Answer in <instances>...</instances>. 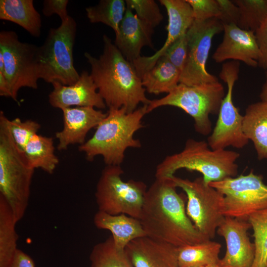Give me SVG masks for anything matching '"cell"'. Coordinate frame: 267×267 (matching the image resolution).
<instances>
[{
	"label": "cell",
	"instance_id": "cell-19",
	"mask_svg": "<svg viewBox=\"0 0 267 267\" xmlns=\"http://www.w3.org/2000/svg\"><path fill=\"white\" fill-rule=\"evenodd\" d=\"M153 29L126 6L119 31L115 34L114 44L125 58L133 63L141 56L143 46L154 48L152 42Z\"/></svg>",
	"mask_w": 267,
	"mask_h": 267
},
{
	"label": "cell",
	"instance_id": "cell-25",
	"mask_svg": "<svg viewBox=\"0 0 267 267\" xmlns=\"http://www.w3.org/2000/svg\"><path fill=\"white\" fill-rule=\"evenodd\" d=\"M23 152L32 167L41 169L49 174L54 172L59 163L51 137L34 135L26 144Z\"/></svg>",
	"mask_w": 267,
	"mask_h": 267
},
{
	"label": "cell",
	"instance_id": "cell-24",
	"mask_svg": "<svg viewBox=\"0 0 267 267\" xmlns=\"http://www.w3.org/2000/svg\"><path fill=\"white\" fill-rule=\"evenodd\" d=\"M180 74L178 69L162 56L141 79L142 85L148 92L156 95L168 94L179 84Z\"/></svg>",
	"mask_w": 267,
	"mask_h": 267
},
{
	"label": "cell",
	"instance_id": "cell-7",
	"mask_svg": "<svg viewBox=\"0 0 267 267\" xmlns=\"http://www.w3.org/2000/svg\"><path fill=\"white\" fill-rule=\"evenodd\" d=\"M225 95L224 88L219 81L194 86L179 83L165 96L151 100L147 112L164 106L178 107L193 119L198 133L207 135L212 130L210 115L218 114Z\"/></svg>",
	"mask_w": 267,
	"mask_h": 267
},
{
	"label": "cell",
	"instance_id": "cell-23",
	"mask_svg": "<svg viewBox=\"0 0 267 267\" xmlns=\"http://www.w3.org/2000/svg\"><path fill=\"white\" fill-rule=\"evenodd\" d=\"M0 19L18 25L35 37L41 35V15L33 0H0Z\"/></svg>",
	"mask_w": 267,
	"mask_h": 267
},
{
	"label": "cell",
	"instance_id": "cell-12",
	"mask_svg": "<svg viewBox=\"0 0 267 267\" xmlns=\"http://www.w3.org/2000/svg\"><path fill=\"white\" fill-rule=\"evenodd\" d=\"M209 184L223 194L225 216L247 220L252 214L267 208V184L253 170Z\"/></svg>",
	"mask_w": 267,
	"mask_h": 267
},
{
	"label": "cell",
	"instance_id": "cell-28",
	"mask_svg": "<svg viewBox=\"0 0 267 267\" xmlns=\"http://www.w3.org/2000/svg\"><path fill=\"white\" fill-rule=\"evenodd\" d=\"M126 10L124 0H101L94 6L86 8L87 17L92 23H102L118 33Z\"/></svg>",
	"mask_w": 267,
	"mask_h": 267
},
{
	"label": "cell",
	"instance_id": "cell-42",
	"mask_svg": "<svg viewBox=\"0 0 267 267\" xmlns=\"http://www.w3.org/2000/svg\"><path fill=\"white\" fill-rule=\"evenodd\" d=\"M195 267H222L219 263Z\"/></svg>",
	"mask_w": 267,
	"mask_h": 267
},
{
	"label": "cell",
	"instance_id": "cell-14",
	"mask_svg": "<svg viewBox=\"0 0 267 267\" xmlns=\"http://www.w3.org/2000/svg\"><path fill=\"white\" fill-rule=\"evenodd\" d=\"M251 228L247 220L225 216L217 232L225 240L226 250L219 264L222 267H251L255 247L248 235Z\"/></svg>",
	"mask_w": 267,
	"mask_h": 267
},
{
	"label": "cell",
	"instance_id": "cell-13",
	"mask_svg": "<svg viewBox=\"0 0 267 267\" xmlns=\"http://www.w3.org/2000/svg\"><path fill=\"white\" fill-rule=\"evenodd\" d=\"M222 31L223 25L217 18L194 20L186 32L188 53L179 83L194 86L219 81L207 71L206 63L213 37Z\"/></svg>",
	"mask_w": 267,
	"mask_h": 267
},
{
	"label": "cell",
	"instance_id": "cell-4",
	"mask_svg": "<svg viewBox=\"0 0 267 267\" xmlns=\"http://www.w3.org/2000/svg\"><path fill=\"white\" fill-rule=\"evenodd\" d=\"M239 154L226 149L213 150L207 141L189 138L179 152L169 155L156 169V178H169L179 169L195 171L202 174L207 184L228 178L238 173L236 162Z\"/></svg>",
	"mask_w": 267,
	"mask_h": 267
},
{
	"label": "cell",
	"instance_id": "cell-1",
	"mask_svg": "<svg viewBox=\"0 0 267 267\" xmlns=\"http://www.w3.org/2000/svg\"><path fill=\"white\" fill-rule=\"evenodd\" d=\"M176 188L170 178H156L147 189L139 219L147 236L176 247L211 240L189 219Z\"/></svg>",
	"mask_w": 267,
	"mask_h": 267
},
{
	"label": "cell",
	"instance_id": "cell-10",
	"mask_svg": "<svg viewBox=\"0 0 267 267\" xmlns=\"http://www.w3.org/2000/svg\"><path fill=\"white\" fill-rule=\"evenodd\" d=\"M39 46L21 42L13 31L0 32V53L3 58L4 72L11 92V98L17 101L21 88L37 89L41 79L38 61ZM2 73V72H1Z\"/></svg>",
	"mask_w": 267,
	"mask_h": 267
},
{
	"label": "cell",
	"instance_id": "cell-16",
	"mask_svg": "<svg viewBox=\"0 0 267 267\" xmlns=\"http://www.w3.org/2000/svg\"><path fill=\"white\" fill-rule=\"evenodd\" d=\"M222 25V41L213 54V59L217 63L240 61L247 66L257 67L261 53L255 32L235 24Z\"/></svg>",
	"mask_w": 267,
	"mask_h": 267
},
{
	"label": "cell",
	"instance_id": "cell-21",
	"mask_svg": "<svg viewBox=\"0 0 267 267\" xmlns=\"http://www.w3.org/2000/svg\"><path fill=\"white\" fill-rule=\"evenodd\" d=\"M93 222L96 227L110 231L115 246L125 250L131 241L147 236L139 219L126 214L110 215L98 211Z\"/></svg>",
	"mask_w": 267,
	"mask_h": 267
},
{
	"label": "cell",
	"instance_id": "cell-34",
	"mask_svg": "<svg viewBox=\"0 0 267 267\" xmlns=\"http://www.w3.org/2000/svg\"><path fill=\"white\" fill-rule=\"evenodd\" d=\"M190 5L195 20L219 19L220 8L217 0H186Z\"/></svg>",
	"mask_w": 267,
	"mask_h": 267
},
{
	"label": "cell",
	"instance_id": "cell-9",
	"mask_svg": "<svg viewBox=\"0 0 267 267\" xmlns=\"http://www.w3.org/2000/svg\"><path fill=\"white\" fill-rule=\"evenodd\" d=\"M169 178L185 193L186 214L195 226L205 237L213 238L225 217L223 194L206 183L202 177L193 180L175 175Z\"/></svg>",
	"mask_w": 267,
	"mask_h": 267
},
{
	"label": "cell",
	"instance_id": "cell-2",
	"mask_svg": "<svg viewBox=\"0 0 267 267\" xmlns=\"http://www.w3.org/2000/svg\"><path fill=\"white\" fill-rule=\"evenodd\" d=\"M103 52L98 58L87 52L84 55L91 67L90 75L106 106L123 107L131 113L140 103L148 105L151 100L145 95L146 90L133 64L107 35H103Z\"/></svg>",
	"mask_w": 267,
	"mask_h": 267
},
{
	"label": "cell",
	"instance_id": "cell-11",
	"mask_svg": "<svg viewBox=\"0 0 267 267\" xmlns=\"http://www.w3.org/2000/svg\"><path fill=\"white\" fill-rule=\"evenodd\" d=\"M239 65V61L225 62L219 74L227 89L215 126L207 139L208 144L213 150L225 149L229 146L241 149L249 141L243 130V116L240 114L232 99L233 87L238 79Z\"/></svg>",
	"mask_w": 267,
	"mask_h": 267
},
{
	"label": "cell",
	"instance_id": "cell-15",
	"mask_svg": "<svg viewBox=\"0 0 267 267\" xmlns=\"http://www.w3.org/2000/svg\"><path fill=\"white\" fill-rule=\"evenodd\" d=\"M159 2L165 7L168 14L167 39L162 47L153 55L141 56L133 62L136 73L140 78L154 66L170 45L186 33L194 20L192 8L186 0H160Z\"/></svg>",
	"mask_w": 267,
	"mask_h": 267
},
{
	"label": "cell",
	"instance_id": "cell-20",
	"mask_svg": "<svg viewBox=\"0 0 267 267\" xmlns=\"http://www.w3.org/2000/svg\"><path fill=\"white\" fill-rule=\"evenodd\" d=\"M125 251L134 267H178V247L147 236L131 241Z\"/></svg>",
	"mask_w": 267,
	"mask_h": 267
},
{
	"label": "cell",
	"instance_id": "cell-3",
	"mask_svg": "<svg viewBox=\"0 0 267 267\" xmlns=\"http://www.w3.org/2000/svg\"><path fill=\"white\" fill-rule=\"evenodd\" d=\"M147 105H143L131 113L123 107L109 108L92 136L79 146V151L89 161L101 155L106 165L121 166L128 148L141 146L134 134L144 127L142 120L147 114Z\"/></svg>",
	"mask_w": 267,
	"mask_h": 267
},
{
	"label": "cell",
	"instance_id": "cell-29",
	"mask_svg": "<svg viewBox=\"0 0 267 267\" xmlns=\"http://www.w3.org/2000/svg\"><path fill=\"white\" fill-rule=\"evenodd\" d=\"M89 259L91 267H134L125 249L115 246L111 235L93 246Z\"/></svg>",
	"mask_w": 267,
	"mask_h": 267
},
{
	"label": "cell",
	"instance_id": "cell-41",
	"mask_svg": "<svg viewBox=\"0 0 267 267\" xmlns=\"http://www.w3.org/2000/svg\"><path fill=\"white\" fill-rule=\"evenodd\" d=\"M261 101L267 103V73L266 79L260 94Z\"/></svg>",
	"mask_w": 267,
	"mask_h": 267
},
{
	"label": "cell",
	"instance_id": "cell-6",
	"mask_svg": "<svg viewBox=\"0 0 267 267\" xmlns=\"http://www.w3.org/2000/svg\"><path fill=\"white\" fill-rule=\"evenodd\" d=\"M77 23L71 17L56 28H50L44 44L38 48L41 79L48 83L75 84L80 78L74 65L73 48Z\"/></svg>",
	"mask_w": 267,
	"mask_h": 267
},
{
	"label": "cell",
	"instance_id": "cell-5",
	"mask_svg": "<svg viewBox=\"0 0 267 267\" xmlns=\"http://www.w3.org/2000/svg\"><path fill=\"white\" fill-rule=\"evenodd\" d=\"M34 171L23 151L0 126V195L8 203L17 222L28 205Z\"/></svg>",
	"mask_w": 267,
	"mask_h": 267
},
{
	"label": "cell",
	"instance_id": "cell-26",
	"mask_svg": "<svg viewBox=\"0 0 267 267\" xmlns=\"http://www.w3.org/2000/svg\"><path fill=\"white\" fill-rule=\"evenodd\" d=\"M17 222L10 207L0 195V267H9L18 250Z\"/></svg>",
	"mask_w": 267,
	"mask_h": 267
},
{
	"label": "cell",
	"instance_id": "cell-27",
	"mask_svg": "<svg viewBox=\"0 0 267 267\" xmlns=\"http://www.w3.org/2000/svg\"><path fill=\"white\" fill-rule=\"evenodd\" d=\"M221 245L211 240L178 247V267H195L218 264Z\"/></svg>",
	"mask_w": 267,
	"mask_h": 267
},
{
	"label": "cell",
	"instance_id": "cell-8",
	"mask_svg": "<svg viewBox=\"0 0 267 267\" xmlns=\"http://www.w3.org/2000/svg\"><path fill=\"white\" fill-rule=\"evenodd\" d=\"M123 173L121 166L106 165L102 171L95 193L98 211L139 219L147 186L141 181L123 180Z\"/></svg>",
	"mask_w": 267,
	"mask_h": 267
},
{
	"label": "cell",
	"instance_id": "cell-17",
	"mask_svg": "<svg viewBox=\"0 0 267 267\" xmlns=\"http://www.w3.org/2000/svg\"><path fill=\"white\" fill-rule=\"evenodd\" d=\"M51 84L53 90L48 95V101L53 107L62 110L73 106H91L99 109L106 107L92 77L86 71L81 73L79 79L73 85H64L58 82Z\"/></svg>",
	"mask_w": 267,
	"mask_h": 267
},
{
	"label": "cell",
	"instance_id": "cell-38",
	"mask_svg": "<svg viewBox=\"0 0 267 267\" xmlns=\"http://www.w3.org/2000/svg\"><path fill=\"white\" fill-rule=\"evenodd\" d=\"M255 33L261 53L258 66L267 69V18Z\"/></svg>",
	"mask_w": 267,
	"mask_h": 267
},
{
	"label": "cell",
	"instance_id": "cell-31",
	"mask_svg": "<svg viewBox=\"0 0 267 267\" xmlns=\"http://www.w3.org/2000/svg\"><path fill=\"white\" fill-rule=\"evenodd\" d=\"M238 7L239 18L237 26L254 32L267 18V0H235Z\"/></svg>",
	"mask_w": 267,
	"mask_h": 267
},
{
	"label": "cell",
	"instance_id": "cell-33",
	"mask_svg": "<svg viewBox=\"0 0 267 267\" xmlns=\"http://www.w3.org/2000/svg\"><path fill=\"white\" fill-rule=\"evenodd\" d=\"M126 6L135 12L137 17L155 28L163 19L159 7L154 0H126Z\"/></svg>",
	"mask_w": 267,
	"mask_h": 267
},
{
	"label": "cell",
	"instance_id": "cell-22",
	"mask_svg": "<svg viewBox=\"0 0 267 267\" xmlns=\"http://www.w3.org/2000/svg\"><path fill=\"white\" fill-rule=\"evenodd\" d=\"M243 130L254 144L259 160L267 159V103L249 105L243 115Z\"/></svg>",
	"mask_w": 267,
	"mask_h": 267
},
{
	"label": "cell",
	"instance_id": "cell-32",
	"mask_svg": "<svg viewBox=\"0 0 267 267\" xmlns=\"http://www.w3.org/2000/svg\"><path fill=\"white\" fill-rule=\"evenodd\" d=\"M0 126L7 131L16 146L22 151L41 127L38 122L32 120L22 121L19 118L9 120L2 111L0 112Z\"/></svg>",
	"mask_w": 267,
	"mask_h": 267
},
{
	"label": "cell",
	"instance_id": "cell-39",
	"mask_svg": "<svg viewBox=\"0 0 267 267\" xmlns=\"http://www.w3.org/2000/svg\"><path fill=\"white\" fill-rule=\"evenodd\" d=\"M9 267H35V264L30 256L18 249Z\"/></svg>",
	"mask_w": 267,
	"mask_h": 267
},
{
	"label": "cell",
	"instance_id": "cell-35",
	"mask_svg": "<svg viewBox=\"0 0 267 267\" xmlns=\"http://www.w3.org/2000/svg\"><path fill=\"white\" fill-rule=\"evenodd\" d=\"M187 53L188 43L185 33L170 45L162 56L181 72L187 59Z\"/></svg>",
	"mask_w": 267,
	"mask_h": 267
},
{
	"label": "cell",
	"instance_id": "cell-40",
	"mask_svg": "<svg viewBox=\"0 0 267 267\" xmlns=\"http://www.w3.org/2000/svg\"><path fill=\"white\" fill-rule=\"evenodd\" d=\"M0 95L11 98L12 95L9 83L3 74L0 72Z\"/></svg>",
	"mask_w": 267,
	"mask_h": 267
},
{
	"label": "cell",
	"instance_id": "cell-30",
	"mask_svg": "<svg viewBox=\"0 0 267 267\" xmlns=\"http://www.w3.org/2000/svg\"><path fill=\"white\" fill-rule=\"evenodd\" d=\"M253 231L255 254L251 267H267V208L247 218Z\"/></svg>",
	"mask_w": 267,
	"mask_h": 267
},
{
	"label": "cell",
	"instance_id": "cell-18",
	"mask_svg": "<svg viewBox=\"0 0 267 267\" xmlns=\"http://www.w3.org/2000/svg\"><path fill=\"white\" fill-rule=\"evenodd\" d=\"M62 111L63 128L55 133L60 151L66 150L72 144H84L88 132L96 128L107 114L91 106L72 107Z\"/></svg>",
	"mask_w": 267,
	"mask_h": 267
},
{
	"label": "cell",
	"instance_id": "cell-37",
	"mask_svg": "<svg viewBox=\"0 0 267 267\" xmlns=\"http://www.w3.org/2000/svg\"><path fill=\"white\" fill-rule=\"evenodd\" d=\"M68 2V0H45L43 2V14L48 17L56 14L61 22L65 21L70 16L67 10Z\"/></svg>",
	"mask_w": 267,
	"mask_h": 267
},
{
	"label": "cell",
	"instance_id": "cell-36",
	"mask_svg": "<svg viewBox=\"0 0 267 267\" xmlns=\"http://www.w3.org/2000/svg\"><path fill=\"white\" fill-rule=\"evenodd\" d=\"M219 3L221 15L219 20L222 25H238L239 18L238 7L233 0H217Z\"/></svg>",
	"mask_w": 267,
	"mask_h": 267
}]
</instances>
